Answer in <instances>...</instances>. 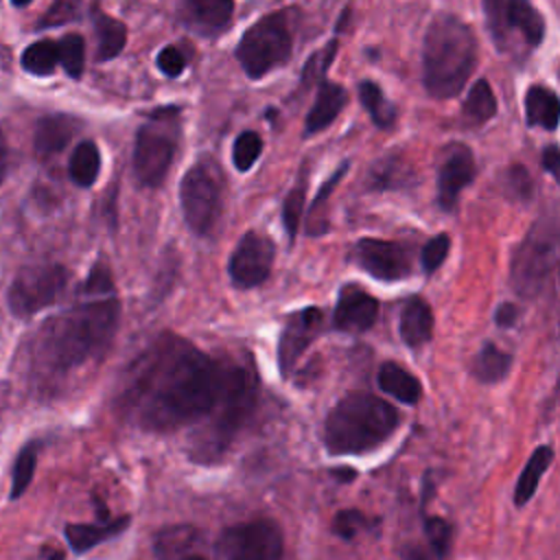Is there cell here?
Segmentation results:
<instances>
[{"mask_svg": "<svg viewBox=\"0 0 560 560\" xmlns=\"http://www.w3.org/2000/svg\"><path fill=\"white\" fill-rule=\"evenodd\" d=\"M448 249H451V236L448 234H438L433 238L427 241V245L422 247V254H420V265H422V271L429 276L433 271H438L442 267V262L446 260L448 256Z\"/></svg>", "mask_w": 560, "mask_h": 560, "instance_id": "39", "label": "cell"}, {"mask_svg": "<svg viewBox=\"0 0 560 560\" xmlns=\"http://www.w3.org/2000/svg\"><path fill=\"white\" fill-rule=\"evenodd\" d=\"M503 2L505 0H483V11H486V22L488 28L497 42L499 48L505 46V28H503Z\"/></svg>", "mask_w": 560, "mask_h": 560, "instance_id": "43", "label": "cell"}, {"mask_svg": "<svg viewBox=\"0 0 560 560\" xmlns=\"http://www.w3.org/2000/svg\"><path fill=\"white\" fill-rule=\"evenodd\" d=\"M510 368H512V354L492 341H486L472 361V374L481 383H490V385L503 381Z\"/></svg>", "mask_w": 560, "mask_h": 560, "instance_id": "28", "label": "cell"}, {"mask_svg": "<svg viewBox=\"0 0 560 560\" xmlns=\"http://www.w3.org/2000/svg\"><path fill=\"white\" fill-rule=\"evenodd\" d=\"M94 31H96V59L109 61L114 59L127 44V26L112 15L101 11L94 13Z\"/></svg>", "mask_w": 560, "mask_h": 560, "instance_id": "26", "label": "cell"}, {"mask_svg": "<svg viewBox=\"0 0 560 560\" xmlns=\"http://www.w3.org/2000/svg\"><path fill=\"white\" fill-rule=\"evenodd\" d=\"M234 0H184V22L199 35H219L232 20Z\"/></svg>", "mask_w": 560, "mask_h": 560, "instance_id": "16", "label": "cell"}, {"mask_svg": "<svg viewBox=\"0 0 560 560\" xmlns=\"http://www.w3.org/2000/svg\"><path fill=\"white\" fill-rule=\"evenodd\" d=\"M376 381L385 394H389L392 398H396L405 405H416L422 396L420 381L409 370L398 365L396 361H385L378 370Z\"/></svg>", "mask_w": 560, "mask_h": 560, "instance_id": "22", "label": "cell"}, {"mask_svg": "<svg viewBox=\"0 0 560 560\" xmlns=\"http://www.w3.org/2000/svg\"><path fill=\"white\" fill-rule=\"evenodd\" d=\"M57 57L66 74L79 79L85 68V42L77 33H68L57 42Z\"/></svg>", "mask_w": 560, "mask_h": 560, "instance_id": "34", "label": "cell"}, {"mask_svg": "<svg viewBox=\"0 0 560 560\" xmlns=\"http://www.w3.org/2000/svg\"><path fill=\"white\" fill-rule=\"evenodd\" d=\"M503 28L516 31L529 48H536L545 37V18L536 11L532 0H505L503 2Z\"/></svg>", "mask_w": 560, "mask_h": 560, "instance_id": "17", "label": "cell"}, {"mask_svg": "<svg viewBox=\"0 0 560 560\" xmlns=\"http://www.w3.org/2000/svg\"><path fill=\"white\" fill-rule=\"evenodd\" d=\"M166 109L153 112L136 133L133 144V175L140 186L155 188L164 182L175 153L173 120H164Z\"/></svg>", "mask_w": 560, "mask_h": 560, "instance_id": "9", "label": "cell"}, {"mask_svg": "<svg viewBox=\"0 0 560 560\" xmlns=\"http://www.w3.org/2000/svg\"><path fill=\"white\" fill-rule=\"evenodd\" d=\"M411 173L407 171L405 160L394 155H383L370 171V186L374 190H387V188H400L407 184Z\"/></svg>", "mask_w": 560, "mask_h": 560, "instance_id": "32", "label": "cell"}, {"mask_svg": "<svg viewBox=\"0 0 560 560\" xmlns=\"http://www.w3.org/2000/svg\"><path fill=\"white\" fill-rule=\"evenodd\" d=\"M304 197H306V177L302 175L300 184H295L289 190V195L284 197V203H282V223H284V230H287L291 243L298 236V228H300V219H302V210H304Z\"/></svg>", "mask_w": 560, "mask_h": 560, "instance_id": "35", "label": "cell"}, {"mask_svg": "<svg viewBox=\"0 0 560 560\" xmlns=\"http://www.w3.org/2000/svg\"><path fill=\"white\" fill-rule=\"evenodd\" d=\"M262 151V140L256 131H243L238 133V138L234 140V147H232V162L236 166V171L245 173L254 166V162L258 160Z\"/></svg>", "mask_w": 560, "mask_h": 560, "instance_id": "36", "label": "cell"}, {"mask_svg": "<svg viewBox=\"0 0 560 560\" xmlns=\"http://www.w3.org/2000/svg\"><path fill=\"white\" fill-rule=\"evenodd\" d=\"M503 184H505V192L518 201H527L532 199V192H534V182H532V175L527 173L525 166L521 164H514L505 171L503 175Z\"/></svg>", "mask_w": 560, "mask_h": 560, "instance_id": "41", "label": "cell"}, {"mask_svg": "<svg viewBox=\"0 0 560 560\" xmlns=\"http://www.w3.org/2000/svg\"><path fill=\"white\" fill-rule=\"evenodd\" d=\"M558 260L556 214L540 217L512 254L510 282L521 298L534 300L547 284Z\"/></svg>", "mask_w": 560, "mask_h": 560, "instance_id": "5", "label": "cell"}, {"mask_svg": "<svg viewBox=\"0 0 560 560\" xmlns=\"http://www.w3.org/2000/svg\"><path fill=\"white\" fill-rule=\"evenodd\" d=\"M330 475L337 477V479H341V481H352V479L357 477V472H354L352 468H332Z\"/></svg>", "mask_w": 560, "mask_h": 560, "instance_id": "48", "label": "cell"}, {"mask_svg": "<svg viewBox=\"0 0 560 560\" xmlns=\"http://www.w3.org/2000/svg\"><path fill=\"white\" fill-rule=\"evenodd\" d=\"M516 319H518V306L512 304V302H503V304H499V308L494 311V322H497V326H501V328L514 326Z\"/></svg>", "mask_w": 560, "mask_h": 560, "instance_id": "45", "label": "cell"}, {"mask_svg": "<svg viewBox=\"0 0 560 560\" xmlns=\"http://www.w3.org/2000/svg\"><path fill=\"white\" fill-rule=\"evenodd\" d=\"M551 462H553V448L547 446V444L538 446L529 455L527 464L523 466V470L518 475L516 488H514V503L516 505H525L534 497V492L538 488V481L545 475V470L551 466Z\"/></svg>", "mask_w": 560, "mask_h": 560, "instance_id": "25", "label": "cell"}, {"mask_svg": "<svg viewBox=\"0 0 560 560\" xmlns=\"http://www.w3.org/2000/svg\"><path fill=\"white\" fill-rule=\"evenodd\" d=\"M359 98L361 105L365 107V112L370 114V118L374 120L376 127L381 129H389L396 120V107L385 98V94L381 92V88L372 81H361L359 83Z\"/></svg>", "mask_w": 560, "mask_h": 560, "instance_id": "30", "label": "cell"}, {"mask_svg": "<svg viewBox=\"0 0 560 560\" xmlns=\"http://www.w3.org/2000/svg\"><path fill=\"white\" fill-rule=\"evenodd\" d=\"M258 400V376L252 363L212 357L173 332L155 337L125 370L116 407L142 431L171 433L197 427L190 457L219 462Z\"/></svg>", "mask_w": 560, "mask_h": 560, "instance_id": "1", "label": "cell"}, {"mask_svg": "<svg viewBox=\"0 0 560 560\" xmlns=\"http://www.w3.org/2000/svg\"><path fill=\"white\" fill-rule=\"evenodd\" d=\"M475 179V155L466 144H453L438 171V206L444 212L457 208L462 190Z\"/></svg>", "mask_w": 560, "mask_h": 560, "instance_id": "14", "label": "cell"}, {"mask_svg": "<svg viewBox=\"0 0 560 560\" xmlns=\"http://www.w3.org/2000/svg\"><path fill=\"white\" fill-rule=\"evenodd\" d=\"M70 280V271L59 262L26 265L7 291V304L15 317H33L55 304Z\"/></svg>", "mask_w": 560, "mask_h": 560, "instance_id": "8", "label": "cell"}, {"mask_svg": "<svg viewBox=\"0 0 560 560\" xmlns=\"http://www.w3.org/2000/svg\"><path fill=\"white\" fill-rule=\"evenodd\" d=\"M68 173L70 179L81 188H90L96 182L101 173V151L92 140H83L74 147L68 162Z\"/></svg>", "mask_w": 560, "mask_h": 560, "instance_id": "27", "label": "cell"}, {"mask_svg": "<svg viewBox=\"0 0 560 560\" xmlns=\"http://www.w3.org/2000/svg\"><path fill=\"white\" fill-rule=\"evenodd\" d=\"M346 103H348V92L339 83L322 79L315 103L306 116V133H317L328 125H332V120L341 114Z\"/></svg>", "mask_w": 560, "mask_h": 560, "instance_id": "20", "label": "cell"}, {"mask_svg": "<svg viewBox=\"0 0 560 560\" xmlns=\"http://www.w3.org/2000/svg\"><path fill=\"white\" fill-rule=\"evenodd\" d=\"M7 162H9V153H7V140L0 131V184L4 182V175H7Z\"/></svg>", "mask_w": 560, "mask_h": 560, "instance_id": "47", "label": "cell"}, {"mask_svg": "<svg viewBox=\"0 0 560 560\" xmlns=\"http://www.w3.org/2000/svg\"><path fill=\"white\" fill-rule=\"evenodd\" d=\"M462 114H464V120L472 127H479V125L488 122L497 114V96H494V92H492V88L486 79H479L470 88V92L464 101Z\"/></svg>", "mask_w": 560, "mask_h": 560, "instance_id": "29", "label": "cell"}, {"mask_svg": "<svg viewBox=\"0 0 560 560\" xmlns=\"http://www.w3.org/2000/svg\"><path fill=\"white\" fill-rule=\"evenodd\" d=\"M352 258L365 273L383 282H396L411 273L409 252L396 241L359 238Z\"/></svg>", "mask_w": 560, "mask_h": 560, "instance_id": "12", "label": "cell"}, {"mask_svg": "<svg viewBox=\"0 0 560 560\" xmlns=\"http://www.w3.org/2000/svg\"><path fill=\"white\" fill-rule=\"evenodd\" d=\"M37 451H39V442H28L18 453L13 462V475H11V499L22 497L31 486V479L37 466Z\"/></svg>", "mask_w": 560, "mask_h": 560, "instance_id": "33", "label": "cell"}, {"mask_svg": "<svg viewBox=\"0 0 560 560\" xmlns=\"http://www.w3.org/2000/svg\"><path fill=\"white\" fill-rule=\"evenodd\" d=\"M378 317V302L357 284H346L339 291L332 311V328L341 332H365Z\"/></svg>", "mask_w": 560, "mask_h": 560, "instance_id": "15", "label": "cell"}, {"mask_svg": "<svg viewBox=\"0 0 560 560\" xmlns=\"http://www.w3.org/2000/svg\"><path fill=\"white\" fill-rule=\"evenodd\" d=\"M199 545V529L195 525H171L153 536V551L160 558L190 556L192 547Z\"/></svg>", "mask_w": 560, "mask_h": 560, "instance_id": "24", "label": "cell"}, {"mask_svg": "<svg viewBox=\"0 0 560 560\" xmlns=\"http://www.w3.org/2000/svg\"><path fill=\"white\" fill-rule=\"evenodd\" d=\"M293 39L284 13H271L254 22L236 46V59L249 79H260L291 57Z\"/></svg>", "mask_w": 560, "mask_h": 560, "instance_id": "6", "label": "cell"}, {"mask_svg": "<svg viewBox=\"0 0 560 560\" xmlns=\"http://www.w3.org/2000/svg\"><path fill=\"white\" fill-rule=\"evenodd\" d=\"M370 527V518L361 510H341L332 518V532L343 540H354L359 532Z\"/></svg>", "mask_w": 560, "mask_h": 560, "instance_id": "40", "label": "cell"}, {"mask_svg": "<svg viewBox=\"0 0 560 560\" xmlns=\"http://www.w3.org/2000/svg\"><path fill=\"white\" fill-rule=\"evenodd\" d=\"M158 68L166 74V77H179L186 68V59L184 55L175 48V46H166L158 52V59H155Z\"/></svg>", "mask_w": 560, "mask_h": 560, "instance_id": "44", "label": "cell"}, {"mask_svg": "<svg viewBox=\"0 0 560 560\" xmlns=\"http://www.w3.org/2000/svg\"><path fill=\"white\" fill-rule=\"evenodd\" d=\"M79 7H81V0H55L46 11V15L39 20L37 28H52L74 20L79 15Z\"/></svg>", "mask_w": 560, "mask_h": 560, "instance_id": "42", "label": "cell"}, {"mask_svg": "<svg viewBox=\"0 0 560 560\" xmlns=\"http://www.w3.org/2000/svg\"><path fill=\"white\" fill-rule=\"evenodd\" d=\"M424 536L433 549L435 556H446L451 551L453 540V527L442 516H424Z\"/></svg>", "mask_w": 560, "mask_h": 560, "instance_id": "38", "label": "cell"}, {"mask_svg": "<svg viewBox=\"0 0 560 560\" xmlns=\"http://www.w3.org/2000/svg\"><path fill=\"white\" fill-rule=\"evenodd\" d=\"M221 171L210 160L192 164L179 184V201L188 230L197 236H208L221 217Z\"/></svg>", "mask_w": 560, "mask_h": 560, "instance_id": "7", "label": "cell"}, {"mask_svg": "<svg viewBox=\"0 0 560 560\" xmlns=\"http://www.w3.org/2000/svg\"><path fill=\"white\" fill-rule=\"evenodd\" d=\"M212 551L223 560H276L284 553V540L276 521L258 518L221 529Z\"/></svg>", "mask_w": 560, "mask_h": 560, "instance_id": "10", "label": "cell"}, {"mask_svg": "<svg viewBox=\"0 0 560 560\" xmlns=\"http://www.w3.org/2000/svg\"><path fill=\"white\" fill-rule=\"evenodd\" d=\"M57 63H59L57 42L52 39H37L22 52V68L37 77L52 74Z\"/></svg>", "mask_w": 560, "mask_h": 560, "instance_id": "31", "label": "cell"}, {"mask_svg": "<svg viewBox=\"0 0 560 560\" xmlns=\"http://www.w3.org/2000/svg\"><path fill=\"white\" fill-rule=\"evenodd\" d=\"M431 337H433V311L424 298L413 295L405 302L400 313V339L409 348H420Z\"/></svg>", "mask_w": 560, "mask_h": 560, "instance_id": "21", "label": "cell"}, {"mask_svg": "<svg viewBox=\"0 0 560 560\" xmlns=\"http://www.w3.org/2000/svg\"><path fill=\"white\" fill-rule=\"evenodd\" d=\"M540 158H542V160H540L542 168H545L553 179H558V175H560V153H558V147H556V144L545 147Z\"/></svg>", "mask_w": 560, "mask_h": 560, "instance_id": "46", "label": "cell"}, {"mask_svg": "<svg viewBox=\"0 0 560 560\" xmlns=\"http://www.w3.org/2000/svg\"><path fill=\"white\" fill-rule=\"evenodd\" d=\"M273 254H276V245L269 236L258 232H247L238 241L228 262V273L232 284L236 289H254L262 284L271 273Z\"/></svg>", "mask_w": 560, "mask_h": 560, "instance_id": "11", "label": "cell"}, {"mask_svg": "<svg viewBox=\"0 0 560 560\" xmlns=\"http://www.w3.org/2000/svg\"><path fill=\"white\" fill-rule=\"evenodd\" d=\"M335 55H337V39H330L322 50L313 52L302 72V88L319 83L326 77V70L330 68Z\"/></svg>", "mask_w": 560, "mask_h": 560, "instance_id": "37", "label": "cell"}, {"mask_svg": "<svg viewBox=\"0 0 560 560\" xmlns=\"http://www.w3.org/2000/svg\"><path fill=\"white\" fill-rule=\"evenodd\" d=\"M322 324H324V315L315 306L300 308L287 317L278 339V370L284 378L293 372L302 352L319 335Z\"/></svg>", "mask_w": 560, "mask_h": 560, "instance_id": "13", "label": "cell"}, {"mask_svg": "<svg viewBox=\"0 0 560 560\" xmlns=\"http://www.w3.org/2000/svg\"><path fill=\"white\" fill-rule=\"evenodd\" d=\"M120 319V302L112 293L81 291V300L50 317L33 343V368L44 378H61L109 348Z\"/></svg>", "mask_w": 560, "mask_h": 560, "instance_id": "2", "label": "cell"}, {"mask_svg": "<svg viewBox=\"0 0 560 560\" xmlns=\"http://www.w3.org/2000/svg\"><path fill=\"white\" fill-rule=\"evenodd\" d=\"M398 424L394 405L370 392H350L328 411L324 444L330 455H363L385 444Z\"/></svg>", "mask_w": 560, "mask_h": 560, "instance_id": "4", "label": "cell"}, {"mask_svg": "<svg viewBox=\"0 0 560 560\" xmlns=\"http://www.w3.org/2000/svg\"><path fill=\"white\" fill-rule=\"evenodd\" d=\"M77 129H79V125H77V120L72 116H66V114L44 116L37 122L35 136H33L35 153L39 158L57 155L59 151H63L68 147V142L72 140Z\"/></svg>", "mask_w": 560, "mask_h": 560, "instance_id": "18", "label": "cell"}, {"mask_svg": "<svg viewBox=\"0 0 560 560\" xmlns=\"http://www.w3.org/2000/svg\"><path fill=\"white\" fill-rule=\"evenodd\" d=\"M560 118V103L553 90L545 85H532L525 94V120L529 127H542L553 131Z\"/></svg>", "mask_w": 560, "mask_h": 560, "instance_id": "23", "label": "cell"}, {"mask_svg": "<svg viewBox=\"0 0 560 560\" xmlns=\"http://www.w3.org/2000/svg\"><path fill=\"white\" fill-rule=\"evenodd\" d=\"M129 516H118L112 521H101V523H68L63 529V536L74 553H85L88 549L122 534L129 527Z\"/></svg>", "mask_w": 560, "mask_h": 560, "instance_id": "19", "label": "cell"}, {"mask_svg": "<svg viewBox=\"0 0 560 560\" xmlns=\"http://www.w3.org/2000/svg\"><path fill=\"white\" fill-rule=\"evenodd\" d=\"M15 7H26L31 0H11Z\"/></svg>", "mask_w": 560, "mask_h": 560, "instance_id": "49", "label": "cell"}, {"mask_svg": "<svg viewBox=\"0 0 560 560\" xmlns=\"http://www.w3.org/2000/svg\"><path fill=\"white\" fill-rule=\"evenodd\" d=\"M477 66L472 28L451 13L438 15L422 44V81L433 98L457 96Z\"/></svg>", "mask_w": 560, "mask_h": 560, "instance_id": "3", "label": "cell"}]
</instances>
